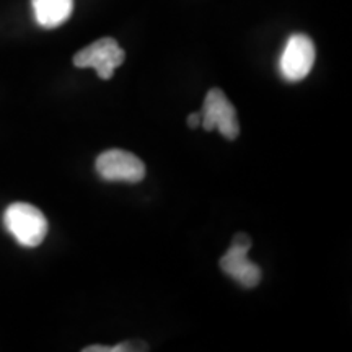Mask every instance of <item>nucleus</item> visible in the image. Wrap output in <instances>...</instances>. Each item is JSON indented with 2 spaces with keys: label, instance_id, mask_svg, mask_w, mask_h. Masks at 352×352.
<instances>
[{
  "label": "nucleus",
  "instance_id": "nucleus-2",
  "mask_svg": "<svg viewBox=\"0 0 352 352\" xmlns=\"http://www.w3.org/2000/svg\"><path fill=\"white\" fill-rule=\"evenodd\" d=\"M201 126L206 131L217 127L227 140H235L240 134V122L236 109L220 88L208 91L201 113Z\"/></svg>",
  "mask_w": 352,
  "mask_h": 352
},
{
  "label": "nucleus",
  "instance_id": "nucleus-1",
  "mask_svg": "<svg viewBox=\"0 0 352 352\" xmlns=\"http://www.w3.org/2000/svg\"><path fill=\"white\" fill-rule=\"evenodd\" d=\"M3 223L20 245L34 248L47 235V220L44 214L28 202H13L3 214Z\"/></svg>",
  "mask_w": 352,
  "mask_h": 352
},
{
  "label": "nucleus",
  "instance_id": "nucleus-4",
  "mask_svg": "<svg viewBox=\"0 0 352 352\" xmlns=\"http://www.w3.org/2000/svg\"><path fill=\"white\" fill-rule=\"evenodd\" d=\"M252 245L253 241L246 233H239L233 239L230 248L220 259L222 271L246 289L256 287L261 280L259 266L248 259V252L252 250Z\"/></svg>",
  "mask_w": 352,
  "mask_h": 352
},
{
  "label": "nucleus",
  "instance_id": "nucleus-5",
  "mask_svg": "<svg viewBox=\"0 0 352 352\" xmlns=\"http://www.w3.org/2000/svg\"><path fill=\"white\" fill-rule=\"evenodd\" d=\"M315 64V44L307 34H292L279 59V70L287 82H300Z\"/></svg>",
  "mask_w": 352,
  "mask_h": 352
},
{
  "label": "nucleus",
  "instance_id": "nucleus-8",
  "mask_svg": "<svg viewBox=\"0 0 352 352\" xmlns=\"http://www.w3.org/2000/svg\"><path fill=\"white\" fill-rule=\"evenodd\" d=\"M188 126L191 129H196L197 126H201V113H192L188 116Z\"/></svg>",
  "mask_w": 352,
  "mask_h": 352
},
{
  "label": "nucleus",
  "instance_id": "nucleus-6",
  "mask_svg": "<svg viewBox=\"0 0 352 352\" xmlns=\"http://www.w3.org/2000/svg\"><path fill=\"white\" fill-rule=\"evenodd\" d=\"M95 168L107 182L139 183L145 176L144 162L134 153L121 148H111L98 155Z\"/></svg>",
  "mask_w": 352,
  "mask_h": 352
},
{
  "label": "nucleus",
  "instance_id": "nucleus-7",
  "mask_svg": "<svg viewBox=\"0 0 352 352\" xmlns=\"http://www.w3.org/2000/svg\"><path fill=\"white\" fill-rule=\"evenodd\" d=\"M34 19L43 28L64 25L74 12V0H32Z\"/></svg>",
  "mask_w": 352,
  "mask_h": 352
},
{
  "label": "nucleus",
  "instance_id": "nucleus-3",
  "mask_svg": "<svg viewBox=\"0 0 352 352\" xmlns=\"http://www.w3.org/2000/svg\"><path fill=\"white\" fill-rule=\"evenodd\" d=\"M124 59L126 52L121 50L116 39L101 38L78 51L74 56V65L78 69H95L100 78L109 80L114 76V70L124 63Z\"/></svg>",
  "mask_w": 352,
  "mask_h": 352
}]
</instances>
